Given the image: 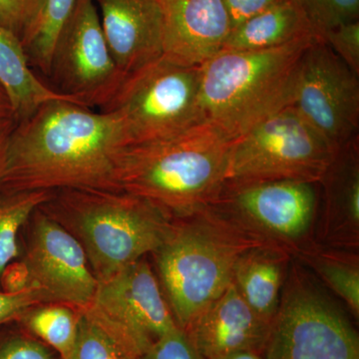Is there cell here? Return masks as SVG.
<instances>
[{"label": "cell", "mask_w": 359, "mask_h": 359, "mask_svg": "<svg viewBox=\"0 0 359 359\" xmlns=\"http://www.w3.org/2000/svg\"><path fill=\"white\" fill-rule=\"evenodd\" d=\"M128 146L119 118L71 100L49 101L15 123L0 191H121L117 161Z\"/></svg>", "instance_id": "6da1fadb"}, {"label": "cell", "mask_w": 359, "mask_h": 359, "mask_svg": "<svg viewBox=\"0 0 359 359\" xmlns=\"http://www.w3.org/2000/svg\"><path fill=\"white\" fill-rule=\"evenodd\" d=\"M231 139L203 122L163 140L123 148L118 186L159 207L185 216L211 204L224 183Z\"/></svg>", "instance_id": "7a4b0ae2"}, {"label": "cell", "mask_w": 359, "mask_h": 359, "mask_svg": "<svg viewBox=\"0 0 359 359\" xmlns=\"http://www.w3.org/2000/svg\"><path fill=\"white\" fill-rule=\"evenodd\" d=\"M257 240L210 205L173 218L153 252L158 280L182 330L228 289L238 259Z\"/></svg>", "instance_id": "3957f363"}, {"label": "cell", "mask_w": 359, "mask_h": 359, "mask_svg": "<svg viewBox=\"0 0 359 359\" xmlns=\"http://www.w3.org/2000/svg\"><path fill=\"white\" fill-rule=\"evenodd\" d=\"M309 37L262 50H221L200 66L203 122L231 141L292 104Z\"/></svg>", "instance_id": "277c9868"}, {"label": "cell", "mask_w": 359, "mask_h": 359, "mask_svg": "<svg viewBox=\"0 0 359 359\" xmlns=\"http://www.w3.org/2000/svg\"><path fill=\"white\" fill-rule=\"evenodd\" d=\"M41 209L79 241L97 280L159 249L173 217L124 191L60 190Z\"/></svg>", "instance_id": "5b68a950"}, {"label": "cell", "mask_w": 359, "mask_h": 359, "mask_svg": "<svg viewBox=\"0 0 359 359\" xmlns=\"http://www.w3.org/2000/svg\"><path fill=\"white\" fill-rule=\"evenodd\" d=\"M264 359H359L358 330L323 285L290 262Z\"/></svg>", "instance_id": "8992f818"}, {"label": "cell", "mask_w": 359, "mask_h": 359, "mask_svg": "<svg viewBox=\"0 0 359 359\" xmlns=\"http://www.w3.org/2000/svg\"><path fill=\"white\" fill-rule=\"evenodd\" d=\"M200 66L162 55L125 76L101 111L117 116L128 145L171 138L203 123Z\"/></svg>", "instance_id": "52a82bcc"}, {"label": "cell", "mask_w": 359, "mask_h": 359, "mask_svg": "<svg viewBox=\"0 0 359 359\" xmlns=\"http://www.w3.org/2000/svg\"><path fill=\"white\" fill-rule=\"evenodd\" d=\"M334 152L290 106L231 142L224 182L318 184Z\"/></svg>", "instance_id": "ba28073f"}, {"label": "cell", "mask_w": 359, "mask_h": 359, "mask_svg": "<svg viewBox=\"0 0 359 359\" xmlns=\"http://www.w3.org/2000/svg\"><path fill=\"white\" fill-rule=\"evenodd\" d=\"M318 185L292 180L224 182L209 205L252 237L292 255L313 238Z\"/></svg>", "instance_id": "9c48e42d"}, {"label": "cell", "mask_w": 359, "mask_h": 359, "mask_svg": "<svg viewBox=\"0 0 359 359\" xmlns=\"http://www.w3.org/2000/svg\"><path fill=\"white\" fill-rule=\"evenodd\" d=\"M81 311L133 359L179 327L145 257L98 282L93 299Z\"/></svg>", "instance_id": "30bf717a"}, {"label": "cell", "mask_w": 359, "mask_h": 359, "mask_svg": "<svg viewBox=\"0 0 359 359\" xmlns=\"http://www.w3.org/2000/svg\"><path fill=\"white\" fill-rule=\"evenodd\" d=\"M53 88L99 110L115 95L125 75L109 48L93 0H78L52 53Z\"/></svg>", "instance_id": "8fae6325"}, {"label": "cell", "mask_w": 359, "mask_h": 359, "mask_svg": "<svg viewBox=\"0 0 359 359\" xmlns=\"http://www.w3.org/2000/svg\"><path fill=\"white\" fill-rule=\"evenodd\" d=\"M290 107L337 150L358 137L359 76L316 40L302 55Z\"/></svg>", "instance_id": "7c38bea8"}, {"label": "cell", "mask_w": 359, "mask_h": 359, "mask_svg": "<svg viewBox=\"0 0 359 359\" xmlns=\"http://www.w3.org/2000/svg\"><path fill=\"white\" fill-rule=\"evenodd\" d=\"M30 221L32 228L16 290H37L45 304L87 308L95 294L98 280L79 241L41 207Z\"/></svg>", "instance_id": "4fadbf2b"}, {"label": "cell", "mask_w": 359, "mask_h": 359, "mask_svg": "<svg viewBox=\"0 0 359 359\" xmlns=\"http://www.w3.org/2000/svg\"><path fill=\"white\" fill-rule=\"evenodd\" d=\"M163 55L201 66L223 49L231 32L224 0H159Z\"/></svg>", "instance_id": "5bb4252c"}, {"label": "cell", "mask_w": 359, "mask_h": 359, "mask_svg": "<svg viewBox=\"0 0 359 359\" xmlns=\"http://www.w3.org/2000/svg\"><path fill=\"white\" fill-rule=\"evenodd\" d=\"M318 186L313 238L340 249H359V137L335 150Z\"/></svg>", "instance_id": "9a60e30c"}, {"label": "cell", "mask_w": 359, "mask_h": 359, "mask_svg": "<svg viewBox=\"0 0 359 359\" xmlns=\"http://www.w3.org/2000/svg\"><path fill=\"white\" fill-rule=\"evenodd\" d=\"M269 325L231 283L183 332L203 358L221 359L241 351L263 353Z\"/></svg>", "instance_id": "2e32d148"}, {"label": "cell", "mask_w": 359, "mask_h": 359, "mask_svg": "<svg viewBox=\"0 0 359 359\" xmlns=\"http://www.w3.org/2000/svg\"><path fill=\"white\" fill-rule=\"evenodd\" d=\"M118 67L130 74L163 55L159 0H93Z\"/></svg>", "instance_id": "e0dca14e"}, {"label": "cell", "mask_w": 359, "mask_h": 359, "mask_svg": "<svg viewBox=\"0 0 359 359\" xmlns=\"http://www.w3.org/2000/svg\"><path fill=\"white\" fill-rule=\"evenodd\" d=\"M292 257L273 245H257L243 254L231 283L238 294L266 323L275 318Z\"/></svg>", "instance_id": "ac0fdd59"}, {"label": "cell", "mask_w": 359, "mask_h": 359, "mask_svg": "<svg viewBox=\"0 0 359 359\" xmlns=\"http://www.w3.org/2000/svg\"><path fill=\"white\" fill-rule=\"evenodd\" d=\"M0 86L6 94L16 123L29 117L40 106L49 101L66 99L76 102L36 76L20 37L1 23Z\"/></svg>", "instance_id": "d6986e66"}, {"label": "cell", "mask_w": 359, "mask_h": 359, "mask_svg": "<svg viewBox=\"0 0 359 359\" xmlns=\"http://www.w3.org/2000/svg\"><path fill=\"white\" fill-rule=\"evenodd\" d=\"M309 37L318 39L304 11L282 0L231 30L222 50H262Z\"/></svg>", "instance_id": "ffe728a7"}, {"label": "cell", "mask_w": 359, "mask_h": 359, "mask_svg": "<svg viewBox=\"0 0 359 359\" xmlns=\"http://www.w3.org/2000/svg\"><path fill=\"white\" fill-rule=\"evenodd\" d=\"M292 257L339 297L354 320H358V250L330 247L311 238L297 247Z\"/></svg>", "instance_id": "44dd1931"}, {"label": "cell", "mask_w": 359, "mask_h": 359, "mask_svg": "<svg viewBox=\"0 0 359 359\" xmlns=\"http://www.w3.org/2000/svg\"><path fill=\"white\" fill-rule=\"evenodd\" d=\"M81 316V309L68 304H43L28 309L18 321L21 328L53 349L61 359H70Z\"/></svg>", "instance_id": "7402d4cb"}, {"label": "cell", "mask_w": 359, "mask_h": 359, "mask_svg": "<svg viewBox=\"0 0 359 359\" xmlns=\"http://www.w3.org/2000/svg\"><path fill=\"white\" fill-rule=\"evenodd\" d=\"M52 194L48 191H0V280L20 254L21 229L50 199Z\"/></svg>", "instance_id": "603a6c76"}, {"label": "cell", "mask_w": 359, "mask_h": 359, "mask_svg": "<svg viewBox=\"0 0 359 359\" xmlns=\"http://www.w3.org/2000/svg\"><path fill=\"white\" fill-rule=\"evenodd\" d=\"M77 2L78 0H44L36 22L22 40L30 65L46 76L50 72L54 46Z\"/></svg>", "instance_id": "cb8c5ba5"}, {"label": "cell", "mask_w": 359, "mask_h": 359, "mask_svg": "<svg viewBox=\"0 0 359 359\" xmlns=\"http://www.w3.org/2000/svg\"><path fill=\"white\" fill-rule=\"evenodd\" d=\"M304 11L316 37L337 26L358 20L359 0H294Z\"/></svg>", "instance_id": "d4e9b609"}, {"label": "cell", "mask_w": 359, "mask_h": 359, "mask_svg": "<svg viewBox=\"0 0 359 359\" xmlns=\"http://www.w3.org/2000/svg\"><path fill=\"white\" fill-rule=\"evenodd\" d=\"M70 359H133L105 330L82 313L76 346Z\"/></svg>", "instance_id": "484cf974"}, {"label": "cell", "mask_w": 359, "mask_h": 359, "mask_svg": "<svg viewBox=\"0 0 359 359\" xmlns=\"http://www.w3.org/2000/svg\"><path fill=\"white\" fill-rule=\"evenodd\" d=\"M0 359H61L57 353L23 328L0 335Z\"/></svg>", "instance_id": "4316f807"}, {"label": "cell", "mask_w": 359, "mask_h": 359, "mask_svg": "<svg viewBox=\"0 0 359 359\" xmlns=\"http://www.w3.org/2000/svg\"><path fill=\"white\" fill-rule=\"evenodd\" d=\"M43 4L44 0H0V23L22 42L36 22Z\"/></svg>", "instance_id": "83f0119b"}, {"label": "cell", "mask_w": 359, "mask_h": 359, "mask_svg": "<svg viewBox=\"0 0 359 359\" xmlns=\"http://www.w3.org/2000/svg\"><path fill=\"white\" fill-rule=\"evenodd\" d=\"M323 42L359 76V21H351L328 30Z\"/></svg>", "instance_id": "f1b7e54d"}, {"label": "cell", "mask_w": 359, "mask_h": 359, "mask_svg": "<svg viewBox=\"0 0 359 359\" xmlns=\"http://www.w3.org/2000/svg\"><path fill=\"white\" fill-rule=\"evenodd\" d=\"M139 359H205L180 327L163 335Z\"/></svg>", "instance_id": "f546056e"}, {"label": "cell", "mask_w": 359, "mask_h": 359, "mask_svg": "<svg viewBox=\"0 0 359 359\" xmlns=\"http://www.w3.org/2000/svg\"><path fill=\"white\" fill-rule=\"evenodd\" d=\"M43 304V297L35 290L25 287L0 292V327L18 321L28 309Z\"/></svg>", "instance_id": "4dcf8cb0"}, {"label": "cell", "mask_w": 359, "mask_h": 359, "mask_svg": "<svg viewBox=\"0 0 359 359\" xmlns=\"http://www.w3.org/2000/svg\"><path fill=\"white\" fill-rule=\"evenodd\" d=\"M280 1L282 0H224L230 14L231 30Z\"/></svg>", "instance_id": "1f68e13d"}, {"label": "cell", "mask_w": 359, "mask_h": 359, "mask_svg": "<svg viewBox=\"0 0 359 359\" xmlns=\"http://www.w3.org/2000/svg\"><path fill=\"white\" fill-rule=\"evenodd\" d=\"M15 123L11 117L0 118V180H1L4 163H6L7 144Z\"/></svg>", "instance_id": "d6a6232c"}, {"label": "cell", "mask_w": 359, "mask_h": 359, "mask_svg": "<svg viewBox=\"0 0 359 359\" xmlns=\"http://www.w3.org/2000/svg\"><path fill=\"white\" fill-rule=\"evenodd\" d=\"M9 117L13 118V111H11V104H9L6 94L0 86V118Z\"/></svg>", "instance_id": "836d02e7"}, {"label": "cell", "mask_w": 359, "mask_h": 359, "mask_svg": "<svg viewBox=\"0 0 359 359\" xmlns=\"http://www.w3.org/2000/svg\"><path fill=\"white\" fill-rule=\"evenodd\" d=\"M221 359H264L263 353H257V351H241L231 354Z\"/></svg>", "instance_id": "e575fe53"}]
</instances>
